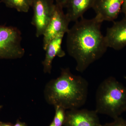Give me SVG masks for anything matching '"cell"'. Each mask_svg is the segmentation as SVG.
Segmentation results:
<instances>
[{
    "instance_id": "cell-6",
    "label": "cell",
    "mask_w": 126,
    "mask_h": 126,
    "mask_svg": "<svg viewBox=\"0 0 126 126\" xmlns=\"http://www.w3.org/2000/svg\"><path fill=\"white\" fill-rule=\"evenodd\" d=\"M63 9L59 5L55 4L52 18L43 35V48L45 50L52 39L60 34L67 33L69 30L68 26L70 21Z\"/></svg>"
},
{
    "instance_id": "cell-19",
    "label": "cell",
    "mask_w": 126,
    "mask_h": 126,
    "mask_svg": "<svg viewBox=\"0 0 126 126\" xmlns=\"http://www.w3.org/2000/svg\"><path fill=\"white\" fill-rule=\"evenodd\" d=\"M49 126H55L54 124L53 123V121L51 122V123H50V125Z\"/></svg>"
},
{
    "instance_id": "cell-4",
    "label": "cell",
    "mask_w": 126,
    "mask_h": 126,
    "mask_svg": "<svg viewBox=\"0 0 126 126\" xmlns=\"http://www.w3.org/2000/svg\"><path fill=\"white\" fill-rule=\"evenodd\" d=\"M21 33L17 27L0 25V60L16 59L24 55Z\"/></svg>"
},
{
    "instance_id": "cell-10",
    "label": "cell",
    "mask_w": 126,
    "mask_h": 126,
    "mask_svg": "<svg viewBox=\"0 0 126 126\" xmlns=\"http://www.w3.org/2000/svg\"><path fill=\"white\" fill-rule=\"evenodd\" d=\"M64 34H61L57 35L48 44L45 50V58L42 62L43 71L45 73H51L52 62L55 57L63 58L65 56V52L62 48L63 37Z\"/></svg>"
},
{
    "instance_id": "cell-3",
    "label": "cell",
    "mask_w": 126,
    "mask_h": 126,
    "mask_svg": "<svg viewBox=\"0 0 126 126\" xmlns=\"http://www.w3.org/2000/svg\"><path fill=\"white\" fill-rule=\"evenodd\" d=\"M95 111L113 119L126 111V87L114 77L105 79L97 89Z\"/></svg>"
},
{
    "instance_id": "cell-12",
    "label": "cell",
    "mask_w": 126,
    "mask_h": 126,
    "mask_svg": "<svg viewBox=\"0 0 126 126\" xmlns=\"http://www.w3.org/2000/svg\"><path fill=\"white\" fill-rule=\"evenodd\" d=\"M1 1L7 7L24 13L29 12L32 3V0H1Z\"/></svg>"
},
{
    "instance_id": "cell-21",
    "label": "cell",
    "mask_w": 126,
    "mask_h": 126,
    "mask_svg": "<svg viewBox=\"0 0 126 126\" xmlns=\"http://www.w3.org/2000/svg\"><path fill=\"white\" fill-rule=\"evenodd\" d=\"M124 78L126 79V77H124Z\"/></svg>"
},
{
    "instance_id": "cell-20",
    "label": "cell",
    "mask_w": 126,
    "mask_h": 126,
    "mask_svg": "<svg viewBox=\"0 0 126 126\" xmlns=\"http://www.w3.org/2000/svg\"><path fill=\"white\" fill-rule=\"evenodd\" d=\"M2 106H1V105H0V110H1V108H2Z\"/></svg>"
},
{
    "instance_id": "cell-1",
    "label": "cell",
    "mask_w": 126,
    "mask_h": 126,
    "mask_svg": "<svg viewBox=\"0 0 126 126\" xmlns=\"http://www.w3.org/2000/svg\"><path fill=\"white\" fill-rule=\"evenodd\" d=\"M102 23L95 17H82L67 33V51L76 61L78 72L83 73L107 51L108 47L101 31Z\"/></svg>"
},
{
    "instance_id": "cell-14",
    "label": "cell",
    "mask_w": 126,
    "mask_h": 126,
    "mask_svg": "<svg viewBox=\"0 0 126 126\" xmlns=\"http://www.w3.org/2000/svg\"><path fill=\"white\" fill-rule=\"evenodd\" d=\"M101 126H126V120L119 117L114 119L112 122L106 123Z\"/></svg>"
},
{
    "instance_id": "cell-7",
    "label": "cell",
    "mask_w": 126,
    "mask_h": 126,
    "mask_svg": "<svg viewBox=\"0 0 126 126\" xmlns=\"http://www.w3.org/2000/svg\"><path fill=\"white\" fill-rule=\"evenodd\" d=\"M98 113L94 110L74 109L66 111L64 126H101Z\"/></svg>"
},
{
    "instance_id": "cell-9",
    "label": "cell",
    "mask_w": 126,
    "mask_h": 126,
    "mask_svg": "<svg viewBox=\"0 0 126 126\" xmlns=\"http://www.w3.org/2000/svg\"><path fill=\"white\" fill-rule=\"evenodd\" d=\"M105 37L108 47L119 50L126 46V15L108 28Z\"/></svg>"
},
{
    "instance_id": "cell-5",
    "label": "cell",
    "mask_w": 126,
    "mask_h": 126,
    "mask_svg": "<svg viewBox=\"0 0 126 126\" xmlns=\"http://www.w3.org/2000/svg\"><path fill=\"white\" fill-rule=\"evenodd\" d=\"M54 0H32L33 15L32 24L36 29V37L43 35L52 18L54 10Z\"/></svg>"
},
{
    "instance_id": "cell-18",
    "label": "cell",
    "mask_w": 126,
    "mask_h": 126,
    "mask_svg": "<svg viewBox=\"0 0 126 126\" xmlns=\"http://www.w3.org/2000/svg\"><path fill=\"white\" fill-rule=\"evenodd\" d=\"M0 126H14V125L10 123L0 122Z\"/></svg>"
},
{
    "instance_id": "cell-17",
    "label": "cell",
    "mask_w": 126,
    "mask_h": 126,
    "mask_svg": "<svg viewBox=\"0 0 126 126\" xmlns=\"http://www.w3.org/2000/svg\"><path fill=\"white\" fill-rule=\"evenodd\" d=\"M121 12H122L125 15H126V0H124Z\"/></svg>"
},
{
    "instance_id": "cell-8",
    "label": "cell",
    "mask_w": 126,
    "mask_h": 126,
    "mask_svg": "<svg viewBox=\"0 0 126 126\" xmlns=\"http://www.w3.org/2000/svg\"><path fill=\"white\" fill-rule=\"evenodd\" d=\"M124 0H95L92 8L96 13L95 17L102 23L113 21L121 12Z\"/></svg>"
},
{
    "instance_id": "cell-15",
    "label": "cell",
    "mask_w": 126,
    "mask_h": 126,
    "mask_svg": "<svg viewBox=\"0 0 126 126\" xmlns=\"http://www.w3.org/2000/svg\"><path fill=\"white\" fill-rule=\"evenodd\" d=\"M55 4L59 5L63 8H65L68 0H54Z\"/></svg>"
},
{
    "instance_id": "cell-2",
    "label": "cell",
    "mask_w": 126,
    "mask_h": 126,
    "mask_svg": "<svg viewBox=\"0 0 126 126\" xmlns=\"http://www.w3.org/2000/svg\"><path fill=\"white\" fill-rule=\"evenodd\" d=\"M89 84L83 77L72 73L68 68L61 69L60 75L47 83L44 90L47 103L65 110L80 108L87 99Z\"/></svg>"
},
{
    "instance_id": "cell-13",
    "label": "cell",
    "mask_w": 126,
    "mask_h": 126,
    "mask_svg": "<svg viewBox=\"0 0 126 126\" xmlns=\"http://www.w3.org/2000/svg\"><path fill=\"white\" fill-rule=\"evenodd\" d=\"M55 115L53 122L55 126H63L65 122L66 111L61 107H55Z\"/></svg>"
},
{
    "instance_id": "cell-16",
    "label": "cell",
    "mask_w": 126,
    "mask_h": 126,
    "mask_svg": "<svg viewBox=\"0 0 126 126\" xmlns=\"http://www.w3.org/2000/svg\"><path fill=\"white\" fill-rule=\"evenodd\" d=\"M14 126H27L26 124L25 123L21 122L18 119L16 121L15 124L14 125Z\"/></svg>"
},
{
    "instance_id": "cell-11",
    "label": "cell",
    "mask_w": 126,
    "mask_h": 126,
    "mask_svg": "<svg viewBox=\"0 0 126 126\" xmlns=\"http://www.w3.org/2000/svg\"><path fill=\"white\" fill-rule=\"evenodd\" d=\"M95 0H68L65 8V14L70 22H76L83 17L84 14L92 8Z\"/></svg>"
}]
</instances>
